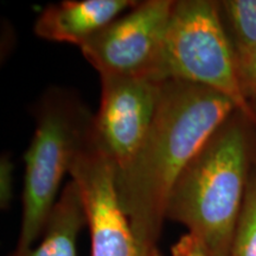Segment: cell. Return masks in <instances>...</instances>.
I'll return each instance as SVG.
<instances>
[{
	"mask_svg": "<svg viewBox=\"0 0 256 256\" xmlns=\"http://www.w3.org/2000/svg\"><path fill=\"white\" fill-rule=\"evenodd\" d=\"M36 118V130L24 156L22 226L14 256L34 247L58 200L64 176L70 174L76 156L92 139L94 115L72 92H48Z\"/></svg>",
	"mask_w": 256,
	"mask_h": 256,
	"instance_id": "3",
	"label": "cell"
},
{
	"mask_svg": "<svg viewBox=\"0 0 256 256\" xmlns=\"http://www.w3.org/2000/svg\"><path fill=\"white\" fill-rule=\"evenodd\" d=\"M256 162V122L236 110L185 166L166 220L188 229L206 256H229Z\"/></svg>",
	"mask_w": 256,
	"mask_h": 256,
	"instance_id": "2",
	"label": "cell"
},
{
	"mask_svg": "<svg viewBox=\"0 0 256 256\" xmlns=\"http://www.w3.org/2000/svg\"><path fill=\"white\" fill-rule=\"evenodd\" d=\"M100 78L101 100L92 118V139L116 172L133 159L145 140L164 81L148 76L101 75Z\"/></svg>",
	"mask_w": 256,
	"mask_h": 256,
	"instance_id": "6",
	"label": "cell"
},
{
	"mask_svg": "<svg viewBox=\"0 0 256 256\" xmlns=\"http://www.w3.org/2000/svg\"><path fill=\"white\" fill-rule=\"evenodd\" d=\"M249 102H250V106H252V110H254V113L256 115V98H250V100H249Z\"/></svg>",
	"mask_w": 256,
	"mask_h": 256,
	"instance_id": "15",
	"label": "cell"
},
{
	"mask_svg": "<svg viewBox=\"0 0 256 256\" xmlns=\"http://www.w3.org/2000/svg\"><path fill=\"white\" fill-rule=\"evenodd\" d=\"M171 256H206L194 236L185 234L171 247Z\"/></svg>",
	"mask_w": 256,
	"mask_h": 256,
	"instance_id": "14",
	"label": "cell"
},
{
	"mask_svg": "<svg viewBox=\"0 0 256 256\" xmlns=\"http://www.w3.org/2000/svg\"><path fill=\"white\" fill-rule=\"evenodd\" d=\"M220 14L236 54L256 46V0L218 2Z\"/></svg>",
	"mask_w": 256,
	"mask_h": 256,
	"instance_id": "10",
	"label": "cell"
},
{
	"mask_svg": "<svg viewBox=\"0 0 256 256\" xmlns=\"http://www.w3.org/2000/svg\"><path fill=\"white\" fill-rule=\"evenodd\" d=\"M156 78L179 80L218 92L256 122L240 81L236 52L220 19L218 2L174 0Z\"/></svg>",
	"mask_w": 256,
	"mask_h": 256,
	"instance_id": "4",
	"label": "cell"
},
{
	"mask_svg": "<svg viewBox=\"0 0 256 256\" xmlns=\"http://www.w3.org/2000/svg\"><path fill=\"white\" fill-rule=\"evenodd\" d=\"M229 256H256V162L250 172Z\"/></svg>",
	"mask_w": 256,
	"mask_h": 256,
	"instance_id": "11",
	"label": "cell"
},
{
	"mask_svg": "<svg viewBox=\"0 0 256 256\" xmlns=\"http://www.w3.org/2000/svg\"><path fill=\"white\" fill-rule=\"evenodd\" d=\"M174 5V0L139 2L86 42L82 55L100 76L156 78Z\"/></svg>",
	"mask_w": 256,
	"mask_h": 256,
	"instance_id": "5",
	"label": "cell"
},
{
	"mask_svg": "<svg viewBox=\"0 0 256 256\" xmlns=\"http://www.w3.org/2000/svg\"><path fill=\"white\" fill-rule=\"evenodd\" d=\"M138 2L136 0H64L51 4L34 22V34L42 40L81 48Z\"/></svg>",
	"mask_w": 256,
	"mask_h": 256,
	"instance_id": "8",
	"label": "cell"
},
{
	"mask_svg": "<svg viewBox=\"0 0 256 256\" xmlns=\"http://www.w3.org/2000/svg\"><path fill=\"white\" fill-rule=\"evenodd\" d=\"M238 78L248 100L256 98V46L236 54Z\"/></svg>",
	"mask_w": 256,
	"mask_h": 256,
	"instance_id": "12",
	"label": "cell"
},
{
	"mask_svg": "<svg viewBox=\"0 0 256 256\" xmlns=\"http://www.w3.org/2000/svg\"><path fill=\"white\" fill-rule=\"evenodd\" d=\"M81 192L90 232L92 256H162L134 234L115 190V168L92 142L76 156L70 168Z\"/></svg>",
	"mask_w": 256,
	"mask_h": 256,
	"instance_id": "7",
	"label": "cell"
},
{
	"mask_svg": "<svg viewBox=\"0 0 256 256\" xmlns=\"http://www.w3.org/2000/svg\"><path fill=\"white\" fill-rule=\"evenodd\" d=\"M86 226L88 220L83 198L72 179L51 210L40 242L20 256H78L76 243Z\"/></svg>",
	"mask_w": 256,
	"mask_h": 256,
	"instance_id": "9",
	"label": "cell"
},
{
	"mask_svg": "<svg viewBox=\"0 0 256 256\" xmlns=\"http://www.w3.org/2000/svg\"><path fill=\"white\" fill-rule=\"evenodd\" d=\"M14 188V164L8 154L0 159V206L8 209L11 206Z\"/></svg>",
	"mask_w": 256,
	"mask_h": 256,
	"instance_id": "13",
	"label": "cell"
},
{
	"mask_svg": "<svg viewBox=\"0 0 256 256\" xmlns=\"http://www.w3.org/2000/svg\"><path fill=\"white\" fill-rule=\"evenodd\" d=\"M238 110L228 96L179 80L162 82L154 120L136 156L115 172V190L134 234L158 248L176 182L216 130Z\"/></svg>",
	"mask_w": 256,
	"mask_h": 256,
	"instance_id": "1",
	"label": "cell"
}]
</instances>
